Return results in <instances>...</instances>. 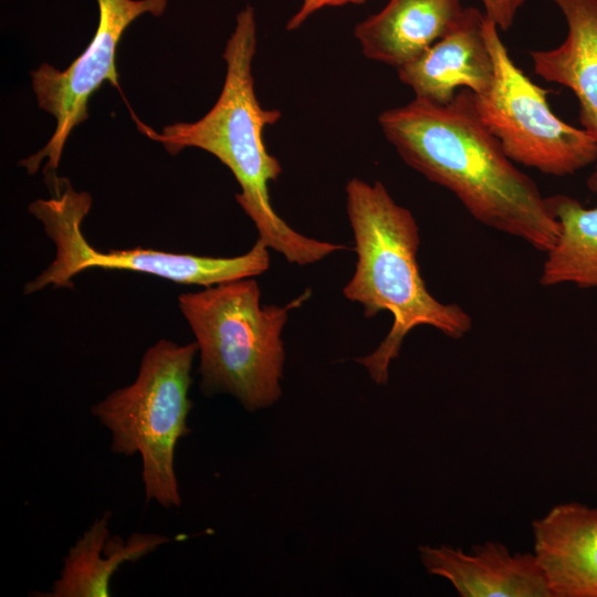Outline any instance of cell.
<instances>
[{"label":"cell","instance_id":"cell-1","mask_svg":"<svg viewBox=\"0 0 597 597\" xmlns=\"http://www.w3.org/2000/svg\"><path fill=\"white\" fill-rule=\"evenodd\" d=\"M401 159L451 191L480 223L546 253L559 227L536 182L506 156L482 122L473 92L447 104L413 98L378 116Z\"/></svg>","mask_w":597,"mask_h":597},{"label":"cell","instance_id":"cell-2","mask_svg":"<svg viewBox=\"0 0 597 597\" xmlns=\"http://www.w3.org/2000/svg\"><path fill=\"white\" fill-rule=\"evenodd\" d=\"M255 52V13L247 6L238 13L227 41L223 86L207 114L196 122L165 126L161 132H155L138 118L135 122L139 132L160 143L170 155L196 147L219 159L240 186L235 200L254 223L258 239L289 263L313 264L346 247L298 233L271 205L269 184L279 178L282 167L268 151L263 132L280 121L281 112L262 107L256 97L252 73Z\"/></svg>","mask_w":597,"mask_h":597},{"label":"cell","instance_id":"cell-7","mask_svg":"<svg viewBox=\"0 0 597 597\" xmlns=\"http://www.w3.org/2000/svg\"><path fill=\"white\" fill-rule=\"evenodd\" d=\"M496 24L485 17L484 35L494 66L490 88L474 94L476 111L506 156L552 176L574 175L597 160V140L556 116L548 91L511 59Z\"/></svg>","mask_w":597,"mask_h":597},{"label":"cell","instance_id":"cell-5","mask_svg":"<svg viewBox=\"0 0 597 597\" xmlns=\"http://www.w3.org/2000/svg\"><path fill=\"white\" fill-rule=\"evenodd\" d=\"M198 353L196 342L160 339L143 355L136 378L91 407V413L111 434V451L142 459L146 502L165 509L181 506L175 452L191 429L189 389Z\"/></svg>","mask_w":597,"mask_h":597},{"label":"cell","instance_id":"cell-15","mask_svg":"<svg viewBox=\"0 0 597 597\" xmlns=\"http://www.w3.org/2000/svg\"><path fill=\"white\" fill-rule=\"evenodd\" d=\"M587 186L597 193V165L587 178ZM546 201L559 233L554 247L545 253L540 284L597 289V207L586 208L565 195L546 197Z\"/></svg>","mask_w":597,"mask_h":597},{"label":"cell","instance_id":"cell-4","mask_svg":"<svg viewBox=\"0 0 597 597\" xmlns=\"http://www.w3.org/2000/svg\"><path fill=\"white\" fill-rule=\"evenodd\" d=\"M310 295L307 290L286 305H262L253 277L179 295L198 345L203 395H231L251 412L275 404L285 359L282 332L290 311Z\"/></svg>","mask_w":597,"mask_h":597},{"label":"cell","instance_id":"cell-9","mask_svg":"<svg viewBox=\"0 0 597 597\" xmlns=\"http://www.w3.org/2000/svg\"><path fill=\"white\" fill-rule=\"evenodd\" d=\"M485 14L464 8L454 28L421 55L397 69L399 80L416 98L437 104L451 102L467 88L479 95L493 81L494 66L484 35Z\"/></svg>","mask_w":597,"mask_h":597},{"label":"cell","instance_id":"cell-17","mask_svg":"<svg viewBox=\"0 0 597 597\" xmlns=\"http://www.w3.org/2000/svg\"><path fill=\"white\" fill-rule=\"evenodd\" d=\"M367 0H302L301 8L291 17L286 23L289 31H294L315 12L327 7H342L346 4H363Z\"/></svg>","mask_w":597,"mask_h":597},{"label":"cell","instance_id":"cell-6","mask_svg":"<svg viewBox=\"0 0 597 597\" xmlns=\"http://www.w3.org/2000/svg\"><path fill=\"white\" fill-rule=\"evenodd\" d=\"M50 181L54 188L51 198L33 201L29 211L42 223L54 244L55 255L46 269L24 284V294H33L49 285L73 287L72 277L92 268L146 273L179 284L205 287L254 277L270 268L269 248L259 239L248 252L231 258L143 248L98 251L87 242L82 231V223L93 203L91 195L74 190L65 178L54 176Z\"/></svg>","mask_w":597,"mask_h":597},{"label":"cell","instance_id":"cell-3","mask_svg":"<svg viewBox=\"0 0 597 597\" xmlns=\"http://www.w3.org/2000/svg\"><path fill=\"white\" fill-rule=\"evenodd\" d=\"M356 265L344 296L363 306L365 317L387 311L391 327L370 354L356 359L378 385H386L389 366L404 339L418 326H430L450 338L465 336L471 316L458 304H444L428 291L417 261L419 227L380 181L352 178L345 188Z\"/></svg>","mask_w":597,"mask_h":597},{"label":"cell","instance_id":"cell-10","mask_svg":"<svg viewBox=\"0 0 597 597\" xmlns=\"http://www.w3.org/2000/svg\"><path fill=\"white\" fill-rule=\"evenodd\" d=\"M419 557L429 574L450 582L461 597H552L533 552L512 553L488 541L470 552L422 545Z\"/></svg>","mask_w":597,"mask_h":597},{"label":"cell","instance_id":"cell-12","mask_svg":"<svg viewBox=\"0 0 597 597\" xmlns=\"http://www.w3.org/2000/svg\"><path fill=\"white\" fill-rule=\"evenodd\" d=\"M463 9L461 0H388L354 36L368 60L399 69L451 31Z\"/></svg>","mask_w":597,"mask_h":597},{"label":"cell","instance_id":"cell-8","mask_svg":"<svg viewBox=\"0 0 597 597\" xmlns=\"http://www.w3.org/2000/svg\"><path fill=\"white\" fill-rule=\"evenodd\" d=\"M98 23L85 51L66 70L41 64L31 72L38 105L50 113L55 129L49 143L20 165L34 175L46 159L43 172L48 178L57 169L71 132L87 119L91 96L105 82L119 88L115 57L125 30L144 13L160 15L168 0H96Z\"/></svg>","mask_w":597,"mask_h":597},{"label":"cell","instance_id":"cell-16","mask_svg":"<svg viewBox=\"0 0 597 597\" xmlns=\"http://www.w3.org/2000/svg\"><path fill=\"white\" fill-rule=\"evenodd\" d=\"M484 14L501 30H509L525 0H481Z\"/></svg>","mask_w":597,"mask_h":597},{"label":"cell","instance_id":"cell-13","mask_svg":"<svg viewBox=\"0 0 597 597\" xmlns=\"http://www.w3.org/2000/svg\"><path fill=\"white\" fill-rule=\"evenodd\" d=\"M564 14L567 35L556 48L530 52L534 72L569 88L579 122L597 140V0H552Z\"/></svg>","mask_w":597,"mask_h":597},{"label":"cell","instance_id":"cell-14","mask_svg":"<svg viewBox=\"0 0 597 597\" xmlns=\"http://www.w3.org/2000/svg\"><path fill=\"white\" fill-rule=\"evenodd\" d=\"M107 511L96 519L63 558L60 577L45 597H108L111 580L127 562H136L171 538L155 533L130 534L126 540L111 535Z\"/></svg>","mask_w":597,"mask_h":597},{"label":"cell","instance_id":"cell-11","mask_svg":"<svg viewBox=\"0 0 597 597\" xmlns=\"http://www.w3.org/2000/svg\"><path fill=\"white\" fill-rule=\"evenodd\" d=\"M533 554L552 597H597V507L553 506L532 522Z\"/></svg>","mask_w":597,"mask_h":597}]
</instances>
